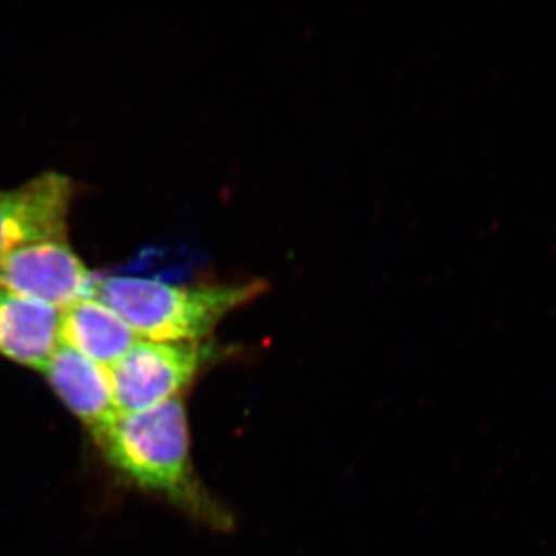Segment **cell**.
I'll list each match as a JSON object with an SVG mask.
<instances>
[{"instance_id": "obj_1", "label": "cell", "mask_w": 556, "mask_h": 556, "mask_svg": "<svg viewBox=\"0 0 556 556\" xmlns=\"http://www.w3.org/2000/svg\"><path fill=\"white\" fill-rule=\"evenodd\" d=\"M97 441L110 466L141 489L167 497L215 529L232 527L229 511L204 489L193 470L181 399L119 415Z\"/></svg>"}, {"instance_id": "obj_2", "label": "cell", "mask_w": 556, "mask_h": 556, "mask_svg": "<svg viewBox=\"0 0 556 556\" xmlns=\"http://www.w3.org/2000/svg\"><path fill=\"white\" fill-rule=\"evenodd\" d=\"M265 281L240 285H174L153 278L98 277L100 299L138 339L164 343H203L223 318L266 291Z\"/></svg>"}, {"instance_id": "obj_3", "label": "cell", "mask_w": 556, "mask_h": 556, "mask_svg": "<svg viewBox=\"0 0 556 556\" xmlns=\"http://www.w3.org/2000/svg\"><path fill=\"white\" fill-rule=\"evenodd\" d=\"M212 358L214 348L206 343L139 339L108 368L119 415L146 412L174 401Z\"/></svg>"}, {"instance_id": "obj_4", "label": "cell", "mask_w": 556, "mask_h": 556, "mask_svg": "<svg viewBox=\"0 0 556 556\" xmlns=\"http://www.w3.org/2000/svg\"><path fill=\"white\" fill-rule=\"evenodd\" d=\"M97 281L65 240L27 244L0 258V288L60 311L94 298Z\"/></svg>"}, {"instance_id": "obj_5", "label": "cell", "mask_w": 556, "mask_h": 556, "mask_svg": "<svg viewBox=\"0 0 556 556\" xmlns=\"http://www.w3.org/2000/svg\"><path fill=\"white\" fill-rule=\"evenodd\" d=\"M73 199L72 179L54 172L0 190V258L27 244L65 240Z\"/></svg>"}, {"instance_id": "obj_6", "label": "cell", "mask_w": 556, "mask_h": 556, "mask_svg": "<svg viewBox=\"0 0 556 556\" xmlns=\"http://www.w3.org/2000/svg\"><path fill=\"white\" fill-rule=\"evenodd\" d=\"M50 386L94 439L119 416L109 369L61 343L43 368Z\"/></svg>"}, {"instance_id": "obj_7", "label": "cell", "mask_w": 556, "mask_h": 556, "mask_svg": "<svg viewBox=\"0 0 556 556\" xmlns=\"http://www.w3.org/2000/svg\"><path fill=\"white\" fill-rule=\"evenodd\" d=\"M61 311L0 288V354L25 367H47L61 345Z\"/></svg>"}, {"instance_id": "obj_8", "label": "cell", "mask_w": 556, "mask_h": 556, "mask_svg": "<svg viewBox=\"0 0 556 556\" xmlns=\"http://www.w3.org/2000/svg\"><path fill=\"white\" fill-rule=\"evenodd\" d=\"M60 336L61 343L104 368L116 364L139 340L129 325L97 298L61 311Z\"/></svg>"}]
</instances>
